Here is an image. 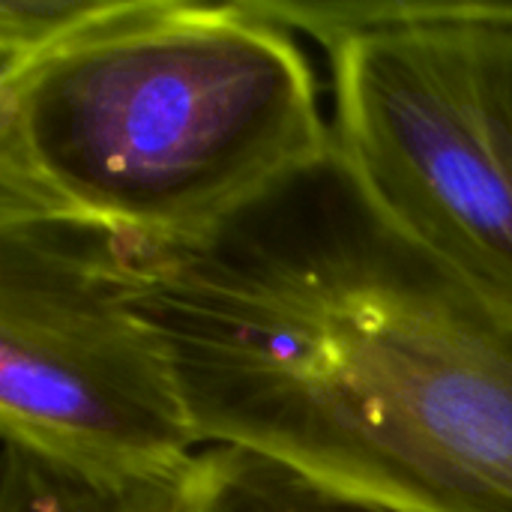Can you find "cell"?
Returning a JSON list of instances; mask_svg holds the SVG:
<instances>
[{"label":"cell","mask_w":512,"mask_h":512,"mask_svg":"<svg viewBox=\"0 0 512 512\" xmlns=\"http://www.w3.org/2000/svg\"><path fill=\"white\" fill-rule=\"evenodd\" d=\"M201 444L408 512H512V297L396 231L336 147L225 222L120 234Z\"/></svg>","instance_id":"1"},{"label":"cell","mask_w":512,"mask_h":512,"mask_svg":"<svg viewBox=\"0 0 512 512\" xmlns=\"http://www.w3.org/2000/svg\"><path fill=\"white\" fill-rule=\"evenodd\" d=\"M330 153L318 72L261 0H105L0 72V222L180 240Z\"/></svg>","instance_id":"2"},{"label":"cell","mask_w":512,"mask_h":512,"mask_svg":"<svg viewBox=\"0 0 512 512\" xmlns=\"http://www.w3.org/2000/svg\"><path fill=\"white\" fill-rule=\"evenodd\" d=\"M321 45L333 147L372 207L512 297V3H273Z\"/></svg>","instance_id":"3"},{"label":"cell","mask_w":512,"mask_h":512,"mask_svg":"<svg viewBox=\"0 0 512 512\" xmlns=\"http://www.w3.org/2000/svg\"><path fill=\"white\" fill-rule=\"evenodd\" d=\"M0 435L129 474L180 471L204 450L162 345L129 303L120 234L0 222Z\"/></svg>","instance_id":"4"},{"label":"cell","mask_w":512,"mask_h":512,"mask_svg":"<svg viewBox=\"0 0 512 512\" xmlns=\"http://www.w3.org/2000/svg\"><path fill=\"white\" fill-rule=\"evenodd\" d=\"M192 465L105 471L3 438L0 512H186Z\"/></svg>","instance_id":"5"},{"label":"cell","mask_w":512,"mask_h":512,"mask_svg":"<svg viewBox=\"0 0 512 512\" xmlns=\"http://www.w3.org/2000/svg\"><path fill=\"white\" fill-rule=\"evenodd\" d=\"M186 512H408L345 489L270 453L207 444L189 477Z\"/></svg>","instance_id":"6"},{"label":"cell","mask_w":512,"mask_h":512,"mask_svg":"<svg viewBox=\"0 0 512 512\" xmlns=\"http://www.w3.org/2000/svg\"><path fill=\"white\" fill-rule=\"evenodd\" d=\"M105 0H0V72L84 27Z\"/></svg>","instance_id":"7"}]
</instances>
